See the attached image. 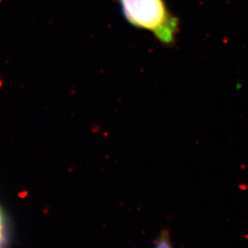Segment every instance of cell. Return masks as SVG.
Masks as SVG:
<instances>
[{
    "label": "cell",
    "instance_id": "cell-1",
    "mask_svg": "<svg viewBox=\"0 0 248 248\" xmlns=\"http://www.w3.org/2000/svg\"><path fill=\"white\" fill-rule=\"evenodd\" d=\"M127 22L150 31L165 46L175 44L179 20L169 10L165 0H114Z\"/></svg>",
    "mask_w": 248,
    "mask_h": 248
},
{
    "label": "cell",
    "instance_id": "cell-2",
    "mask_svg": "<svg viewBox=\"0 0 248 248\" xmlns=\"http://www.w3.org/2000/svg\"><path fill=\"white\" fill-rule=\"evenodd\" d=\"M155 248H173L168 232H163L156 243Z\"/></svg>",
    "mask_w": 248,
    "mask_h": 248
},
{
    "label": "cell",
    "instance_id": "cell-3",
    "mask_svg": "<svg viewBox=\"0 0 248 248\" xmlns=\"http://www.w3.org/2000/svg\"><path fill=\"white\" fill-rule=\"evenodd\" d=\"M2 240H3V225H2V220H1V215H0V247H1Z\"/></svg>",
    "mask_w": 248,
    "mask_h": 248
}]
</instances>
